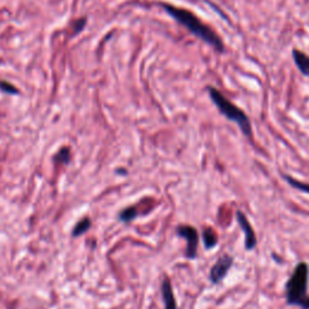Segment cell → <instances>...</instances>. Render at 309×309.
<instances>
[{
  "label": "cell",
  "instance_id": "obj_3",
  "mask_svg": "<svg viewBox=\"0 0 309 309\" xmlns=\"http://www.w3.org/2000/svg\"><path fill=\"white\" fill-rule=\"evenodd\" d=\"M309 280V268L306 262H300L296 266L294 273L291 274L285 285V297L289 306L301 307L305 298L307 297Z\"/></svg>",
  "mask_w": 309,
  "mask_h": 309
},
{
  "label": "cell",
  "instance_id": "obj_2",
  "mask_svg": "<svg viewBox=\"0 0 309 309\" xmlns=\"http://www.w3.org/2000/svg\"><path fill=\"white\" fill-rule=\"evenodd\" d=\"M206 91H208L211 102L219 110L220 114L224 115L229 121L234 122L245 137H253V127H251V122L249 120L248 115L242 109L238 108L235 104H233L225 94H222L219 90L213 87V86H208Z\"/></svg>",
  "mask_w": 309,
  "mask_h": 309
},
{
  "label": "cell",
  "instance_id": "obj_14",
  "mask_svg": "<svg viewBox=\"0 0 309 309\" xmlns=\"http://www.w3.org/2000/svg\"><path fill=\"white\" fill-rule=\"evenodd\" d=\"M0 90L4 91L5 93H9V94H17L18 90L15 87L14 85L11 83L6 82V81H0Z\"/></svg>",
  "mask_w": 309,
  "mask_h": 309
},
{
  "label": "cell",
  "instance_id": "obj_9",
  "mask_svg": "<svg viewBox=\"0 0 309 309\" xmlns=\"http://www.w3.org/2000/svg\"><path fill=\"white\" fill-rule=\"evenodd\" d=\"M203 244L206 247V250H210V249L215 248L219 243V235L215 230H213L211 227H206L203 230Z\"/></svg>",
  "mask_w": 309,
  "mask_h": 309
},
{
  "label": "cell",
  "instance_id": "obj_17",
  "mask_svg": "<svg viewBox=\"0 0 309 309\" xmlns=\"http://www.w3.org/2000/svg\"><path fill=\"white\" fill-rule=\"evenodd\" d=\"M122 169H124V168H119V169H117V170H116L117 174H124V175L127 174V172H126V170H122Z\"/></svg>",
  "mask_w": 309,
  "mask_h": 309
},
{
  "label": "cell",
  "instance_id": "obj_7",
  "mask_svg": "<svg viewBox=\"0 0 309 309\" xmlns=\"http://www.w3.org/2000/svg\"><path fill=\"white\" fill-rule=\"evenodd\" d=\"M161 292L164 302V309H178L174 291H173L172 287V283H170L168 278H164L163 282H162Z\"/></svg>",
  "mask_w": 309,
  "mask_h": 309
},
{
  "label": "cell",
  "instance_id": "obj_5",
  "mask_svg": "<svg viewBox=\"0 0 309 309\" xmlns=\"http://www.w3.org/2000/svg\"><path fill=\"white\" fill-rule=\"evenodd\" d=\"M234 262V258L233 256L229 255V254H224L219 258V260L214 263V266L210 268L209 272V280L213 283L214 285L220 284L222 280L225 279V277L227 276V273L231 269L232 264Z\"/></svg>",
  "mask_w": 309,
  "mask_h": 309
},
{
  "label": "cell",
  "instance_id": "obj_16",
  "mask_svg": "<svg viewBox=\"0 0 309 309\" xmlns=\"http://www.w3.org/2000/svg\"><path fill=\"white\" fill-rule=\"evenodd\" d=\"M301 308H302V309H309V296H307V297L305 298V301H303L302 305H301Z\"/></svg>",
  "mask_w": 309,
  "mask_h": 309
},
{
  "label": "cell",
  "instance_id": "obj_4",
  "mask_svg": "<svg viewBox=\"0 0 309 309\" xmlns=\"http://www.w3.org/2000/svg\"><path fill=\"white\" fill-rule=\"evenodd\" d=\"M177 234L186 240V251L185 256L188 260H195L197 258L198 242L200 235L197 230L190 225H180L177 227Z\"/></svg>",
  "mask_w": 309,
  "mask_h": 309
},
{
  "label": "cell",
  "instance_id": "obj_13",
  "mask_svg": "<svg viewBox=\"0 0 309 309\" xmlns=\"http://www.w3.org/2000/svg\"><path fill=\"white\" fill-rule=\"evenodd\" d=\"M70 157H72V154H70V150L68 148H62L58 153L54 156V162H58V163L62 164H68L70 162Z\"/></svg>",
  "mask_w": 309,
  "mask_h": 309
},
{
  "label": "cell",
  "instance_id": "obj_15",
  "mask_svg": "<svg viewBox=\"0 0 309 309\" xmlns=\"http://www.w3.org/2000/svg\"><path fill=\"white\" fill-rule=\"evenodd\" d=\"M85 26H86V18H78L77 22L74 23V33L75 34L80 33V31L85 28Z\"/></svg>",
  "mask_w": 309,
  "mask_h": 309
},
{
  "label": "cell",
  "instance_id": "obj_6",
  "mask_svg": "<svg viewBox=\"0 0 309 309\" xmlns=\"http://www.w3.org/2000/svg\"><path fill=\"white\" fill-rule=\"evenodd\" d=\"M235 217H237V222L239 225L240 230H242L243 233H244V244H245V249L248 251L254 250L258 245V238H256L255 231H254L253 226L249 222L248 217L245 216V214L243 213L242 210H237L235 213Z\"/></svg>",
  "mask_w": 309,
  "mask_h": 309
},
{
  "label": "cell",
  "instance_id": "obj_1",
  "mask_svg": "<svg viewBox=\"0 0 309 309\" xmlns=\"http://www.w3.org/2000/svg\"><path fill=\"white\" fill-rule=\"evenodd\" d=\"M163 7L167 11V14L172 16L178 23L184 26L186 29L190 31L191 34H193L196 38H198L203 43L208 44L209 46L213 47L219 53H224L225 45L222 39L210 27H208L206 23L202 22L195 14H192V12L186 9H181V7L173 6V5L168 4H163Z\"/></svg>",
  "mask_w": 309,
  "mask_h": 309
},
{
  "label": "cell",
  "instance_id": "obj_12",
  "mask_svg": "<svg viewBox=\"0 0 309 309\" xmlns=\"http://www.w3.org/2000/svg\"><path fill=\"white\" fill-rule=\"evenodd\" d=\"M283 178L285 179V181L287 182L289 185H291L292 187L296 188V190L301 191V192H305V193H308L309 195V184H306V182H302V181H298L297 179H295V178L290 177V175H283Z\"/></svg>",
  "mask_w": 309,
  "mask_h": 309
},
{
  "label": "cell",
  "instance_id": "obj_10",
  "mask_svg": "<svg viewBox=\"0 0 309 309\" xmlns=\"http://www.w3.org/2000/svg\"><path fill=\"white\" fill-rule=\"evenodd\" d=\"M91 226H92V221H91L90 217H83V219H81L74 226V229L72 231V235L75 238L80 237V235L85 234L86 232L90 231Z\"/></svg>",
  "mask_w": 309,
  "mask_h": 309
},
{
  "label": "cell",
  "instance_id": "obj_8",
  "mask_svg": "<svg viewBox=\"0 0 309 309\" xmlns=\"http://www.w3.org/2000/svg\"><path fill=\"white\" fill-rule=\"evenodd\" d=\"M292 58L297 67V69L300 70V73L305 77H309V56L307 53H305L303 51L298 49L292 50Z\"/></svg>",
  "mask_w": 309,
  "mask_h": 309
},
{
  "label": "cell",
  "instance_id": "obj_11",
  "mask_svg": "<svg viewBox=\"0 0 309 309\" xmlns=\"http://www.w3.org/2000/svg\"><path fill=\"white\" fill-rule=\"evenodd\" d=\"M138 216V210L135 209V206H127L124 210H121L119 213V220L124 224H129L133 220H135V217Z\"/></svg>",
  "mask_w": 309,
  "mask_h": 309
}]
</instances>
